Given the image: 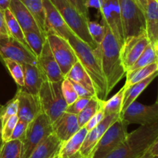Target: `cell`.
<instances>
[{"label":"cell","instance_id":"obj_1","mask_svg":"<svg viewBox=\"0 0 158 158\" xmlns=\"http://www.w3.org/2000/svg\"><path fill=\"white\" fill-rule=\"evenodd\" d=\"M121 46L106 26V35L98 49L94 50L100 59L102 70L107 84L108 93H110L116 85L126 75V70L120 57Z\"/></svg>","mask_w":158,"mask_h":158},{"label":"cell","instance_id":"obj_2","mask_svg":"<svg viewBox=\"0 0 158 158\" xmlns=\"http://www.w3.org/2000/svg\"><path fill=\"white\" fill-rule=\"evenodd\" d=\"M69 44L73 49L77 59L93 80L97 97L102 100H106L109 95L105 76L102 70L100 59L89 45L80 40L74 33L68 38Z\"/></svg>","mask_w":158,"mask_h":158},{"label":"cell","instance_id":"obj_3","mask_svg":"<svg viewBox=\"0 0 158 158\" xmlns=\"http://www.w3.org/2000/svg\"><path fill=\"white\" fill-rule=\"evenodd\" d=\"M158 137V120L141 125L127 134L121 144L105 158H140L150 149Z\"/></svg>","mask_w":158,"mask_h":158},{"label":"cell","instance_id":"obj_4","mask_svg":"<svg viewBox=\"0 0 158 158\" xmlns=\"http://www.w3.org/2000/svg\"><path fill=\"white\" fill-rule=\"evenodd\" d=\"M42 110L53 123L66 111L67 103L62 92V81L45 80L39 92Z\"/></svg>","mask_w":158,"mask_h":158},{"label":"cell","instance_id":"obj_5","mask_svg":"<svg viewBox=\"0 0 158 158\" xmlns=\"http://www.w3.org/2000/svg\"><path fill=\"white\" fill-rule=\"evenodd\" d=\"M56 6L72 32L77 37L89 45L93 49L97 50L99 46L93 40L88 30L87 23L89 19H86L80 14L66 0H50Z\"/></svg>","mask_w":158,"mask_h":158},{"label":"cell","instance_id":"obj_6","mask_svg":"<svg viewBox=\"0 0 158 158\" xmlns=\"http://www.w3.org/2000/svg\"><path fill=\"white\" fill-rule=\"evenodd\" d=\"M125 39L146 34L144 14L137 0H118Z\"/></svg>","mask_w":158,"mask_h":158},{"label":"cell","instance_id":"obj_7","mask_svg":"<svg viewBox=\"0 0 158 158\" xmlns=\"http://www.w3.org/2000/svg\"><path fill=\"white\" fill-rule=\"evenodd\" d=\"M52 132L50 119L44 113H41L28 124L22 140V158H29L33 150Z\"/></svg>","mask_w":158,"mask_h":158},{"label":"cell","instance_id":"obj_8","mask_svg":"<svg viewBox=\"0 0 158 158\" xmlns=\"http://www.w3.org/2000/svg\"><path fill=\"white\" fill-rule=\"evenodd\" d=\"M127 134V124L119 118L102 136L94 149L92 158L107 157L121 144Z\"/></svg>","mask_w":158,"mask_h":158},{"label":"cell","instance_id":"obj_9","mask_svg":"<svg viewBox=\"0 0 158 158\" xmlns=\"http://www.w3.org/2000/svg\"><path fill=\"white\" fill-rule=\"evenodd\" d=\"M0 58L14 60L21 64L37 65V57L26 45L12 35L0 39Z\"/></svg>","mask_w":158,"mask_h":158},{"label":"cell","instance_id":"obj_10","mask_svg":"<svg viewBox=\"0 0 158 158\" xmlns=\"http://www.w3.org/2000/svg\"><path fill=\"white\" fill-rule=\"evenodd\" d=\"M46 40L62 73L66 76L78 60L73 49L68 40L56 34H47Z\"/></svg>","mask_w":158,"mask_h":158},{"label":"cell","instance_id":"obj_11","mask_svg":"<svg viewBox=\"0 0 158 158\" xmlns=\"http://www.w3.org/2000/svg\"><path fill=\"white\" fill-rule=\"evenodd\" d=\"M120 118L127 125L151 124L158 120V103L148 106L134 101L120 114Z\"/></svg>","mask_w":158,"mask_h":158},{"label":"cell","instance_id":"obj_12","mask_svg":"<svg viewBox=\"0 0 158 158\" xmlns=\"http://www.w3.org/2000/svg\"><path fill=\"white\" fill-rule=\"evenodd\" d=\"M100 12L103 24L110 28L120 46L124 42L118 0H100Z\"/></svg>","mask_w":158,"mask_h":158},{"label":"cell","instance_id":"obj_13","mask_svg":"<svg viewBox=\"0 0 158 158\" xmlns=\"http://www.w3.org/2000/svg\"><path fill=\"white\" fill-rule=\"evenodd\" d=\"M45 12V32L46 35L53 33L68 40L73 32L65 23L58 9L50 0H43Z\"/></svg>","mask_w":158,"mask_h":158},{"label":"cell","instance_id":"obj_14","mask_svg":"<svg viewBox=\"0 0 158 158\" xmlns=\"http://www.w3.org/2000/svg\"><path fill=\"white\" fill-rule=\"evenodd\" d=\"M120 118V114H113L106 116L97 126L88 131L80 148L82 158H92L93 153L99 140L106 130Z\"/></svg>","mask_w":158,"mask_h":158},{"label":"cell","instance_id":"obj_15","mask_svg":"<svg viewBox=\"0 0 158 158\" xmlns=\"http://www.w3.org/2000/svg\"><path fill=\"white\" fill-rule=\"evenodd\" d=\"M149 43H151L146 34L125 39L120 48V57L126 72L137 61Z\"/></svg>","mask_w":158,"mask_h":158},{"label":"cell","instance_id":"obj_16","mask_svg":"<svg viewBox=\"0 0 158 158\" xmlns=\"http://www.w3.org/2000/svg\"><path fill=\"white\" fill-rule=\"evenodd\" d=\"M15 96L19 101L17 113L19 119L30 123L37 116L43 113L38 95H32L19 88Z\"/></svg>","mask_w":158,"mask_h":158},{"label":"cell","instance_id":"obj_17","mask_svg":"<svg viewBox=\"0 0 158 158\" xmlns=\"http://www.w3.org/2000/svg\"><path fill=\"white\" fill-rule=\"evenodd\" d=\"M37 66L46 80L52 82L63 81L64 80L65 76L51 51L47 40L45 42L41 53L37 57Z\"/></svg>","mask_w":158,"mask_h":158},{"label":"cell","instance_id":"obj_18","mask_svg":"<svg viewBox=\"0 0 158 158\" xmlns=\"http://www.w3.org/2000/svg\"><path fill=\"white\" fill-rule=\"evenodd\" d=\"M143 10L146 22V33L150 43L157 49L158 46V1L137 0Z\"/></svg>","mask_w":158,"mask_h":158},{"label":"cell","instance_id":"obj_19","mask_svg":"<svg viewBox=\"0 0 158 158\" xmlns=\"http://www.w3.org/2000/svg\"><path fill=\"white\" fill-rule=\"evenodd\" d=\"M52 131L60 140L64 143L80 129L77 120V115L64 112L56 120L52 123Z\"/></svg>","mask_w":158,"mask_h":158},{"label":"cell","instance_id":"obj_20","mask_svg":"<svg viewBox=\"0 0 158 158\" xmlns=\"http://www.w3.org/2000/svg\"><path fill=\"white\" fill-rule=\"evenodd\" d=\"M9 9L19 23L23 32H28V31L41 32L33 15L20 0H11Z\"/></svg>","mask_w":158,"mask_h":158},{"label":"cell","instance_id":"obj_21","mask_svg":"<svg viewBox=\"0 0 158 158\" xmlns=\"http://www.w3.org/2000/svg\"><path fill=\"white\" fill-rule=\"evenodd\" d=\"M23 67L24 70V85L20 88L32 95H38L42 84L46 80V77L37 65L23 64Z\"/></svg>","mask_w":158,"mask_h":158},{"label":"cell","instance_id":"obj_22","mask_svg":"<svg viewBox=\"0 0 158 158\" xmlns=\"http://www.w3.org/2000/svg\"><path fill=\"white\" fill-rule=\"evenodd\" d=\"M63 142L53 132L43 140L31 154L29 158H52L59 155Z\"/></svg>","mask_w":158,"mask_h":158},{"label":"cell","instance_id":"obj_23","mask_svg":"<svg viewBox=\"0 0 158 158\" xmlns=\"http://www.w3.org/2000/svg\"><path fill=\"white\" fill-rule=\"evenodd\" d=\"M87 132V130L83 127L75 135L64 142L59 153L58 158H82L80 148Z\"/></svg>","mask_w":158,"mask_h":158},{"label":"cell","instance_id":"obj_24","mask_svg":"<svg viewBox=\"0 0 158 158\" xmlns=\"http://www.w3.org/2000/svg\"><path fill=\"white\" fill-rule=\"evenodd\" d=\"M65 78H67L71 81L79 83L97 96L95 86L93 83V80H91V77H89L88 73L85 70L79 60H77L75 64L72 66L70 70L65 76Z\"/></svg>","mask_w":158,"mask_h":158},{"label":"cell","instance_id":"obj_25","mask_svg":"<svg viewBox=\"0 0 158 158\" xmlns=\"http://www.w3.org/2000/svg\"><path fill=\"white\" fill-rule=\"evenodd\" d=\"M158 76V71L154 73L149 77H148L145 80H142V81L138 82V83H135V84L132 85V86H129V87H126L125 86V93H124V98H123V105H122V110L121 113L123 112L133 102L136 101L137 97L142 94L143 90L148 87L150 85V83L154 80ZM120 113V114H121Z\"/></svg>","mask_w":158,"mask_h":158},{"label":"cell","instance_id":"obj_26","mask_svg":"<svg viewBox=\"0 0 158 158\" xmlns=\"http://www.w3.org/2000/svg\"><path fill=\"white\" fill-rule=\"evenodd\" d=\"M157 71L158 62H156V63H153L146 66L131 71V72H127V80L124 86L126 87H129V86H132V85L135 84L138 82L145 80Z\"/></svg>","mask_w":158,"mask_h":158},{"label":"cell","instance_id":"obj_27","mask_svg":"<svg viewBox=\"0 0 158 158\" xmlns=\"http://www.w3.org/2000/svg\"><path fill=\"white\" fill-rule=\"evenodd\" d=\"M25 5L28 10L32 13L42 33L46 35L45 32V12L43 0H20Z\"/></svg>","mask_w":158,"mask_h":158},{"label":"cell","instance_id":"obj_28","mask_svg":"<svg viewBox=\"0 0 158 158\" xmlns=\"http://www.w3.org/2000/svg\"><path fill=\"white\" fill-rule=\"evenodd\" d=\"M156 62H158V49L154 47L151 43H149L137 61L127 70V72H131Z\"/></svg>","mask_w":158,"mask_h":158},{"label":"cell","instance_id":"obj_29","mask_svg":"<svg viewBox=\"0 0 158 158\" xmlns=\"http://www.w3.org/2000/svg\"><path fill=\"white\" fill-rule=\"evenodd\" d=\"M103 102V100L99 99L97 96H94L90 99L84 109L77 115V120L80 128L83 127L89 119L102 107Z\"/></svg>","mask_w":158,"mask_h":158},{"label":"cell","instance_id":"obj_30","mask_svg":"<svg viewBox=\"0 0 158 158\" xmlns=\"http://www.w3.org/2000/svg\"><path fill=\"white\" fill-rule=\"evenodd\" d=\"M4 16L5 20H6V26H7V29L9 30L10 35H12V37L18 40L19 41L24 43L25 45H26L29 47V46L26 43V40H25L24 32L23 31L19 23H18V21L15 19V17L14 16L12 12H11L10 9H7L4 11Z\"/></svg>","mask_w":158,"mask_h":158},{"label":"cell","instance_id":"obj_31","mask_svg":"<svg viewBox=\"0 0 158 158\" xmlns=\"http://www.w3.org/2000/svg\"><path fill=\"white\" fill-rule=\"evenodd\" d=\"M125 86L122 87L117 94L113 96L108 100H103V107L105 116H108L113 114H120L122 110L123 98H124Z\"/></svg>","mask_w":158,"mask_h":158},{"label":"cell","instance_id":"obj_32","mask_svg":"<svg viewBox=\"0 0 158 158\" xmlns=\"http://www.w3.org/2000/svg\"><path fill=\"white\" fill-rule=\"evenodd\" d=\"M25 40L29 46V49L38 57L43 49L44 43L46 40V36L39 31H28L24 32Z\"/></svg>","mask_w":158,"mask_h":158},{"label":"cell","instance_id":"obj_33","mask_svg":"<svg viewBox=\"0 0 158 158\" xmlns=\"http://www.w3.org/2000/svg\"><path fill=\"white\" fill-rule=\"evenodd\" d=\"M23 143L20 140H10L3 143L0 149V158H22Z\"/></svg>","mask_w":158,"mask_h":158},{"label":"cell","instance_id":"obj_34","mask_svg":"<svg viewBox=\"0 0 158 158\" xmlns=\"http://www.w3.org/2000/svg\"><path fill=\"white\" fill-rule=\"evenodd\" d=\"M3 61L13 78L14 81L20 87H23L24 85V70H23V64L9 59L3 60Z\"/></svg>","mask_w":158,"mask_h":158},{"label":"cell","instance_id":"obj_35","mask_svg":"<svg viewBox=\"0 0 158 158\" xmlns=\"http://www.w3.org/2000/svg\"><path fill=\"white\" fill-rule=\"evenodd\" d=\"M88 30L89 35L92 37L93 40L95 42L97 46H100V43L103 42L106 35V26L105 24H100L97 22L89 20L87 23Z\"/></svg>","mask_w":158,"mask_h":158},{"label":"cell","instance_id":"obj_36","mask_svg":"<svg viewBox=\"0 0 158 158\" xmlns=\"http://www.w3.org/2000/svg\"><path fill=\"white\" fill-rule=\"evenodd\" d=\"M19 107V101L16 96H15L12 100H11L6 106L0 110V118L2 120V124L3 125L6 122L14 115H17Z\"/></svg>","mask_w":158,"mask_h":158},{"label":"cell","instance_id":"obj_37","mask_svg":"<svg viewBox=\"0 0 158 158\" xmlns=\"http://www.w3.org/2000/svg\"><path fill=\"white\" fill-rule=\"evenodd\" d=\"M62 92L67 105L72 104L78 98L73 85L67 78H64V80L62 81Z\"/></svg>","mask_w":158,"mask_h":158},{"label":"cell","instance_id":"obj_38","mask_svg":"<svg viewBox=\"0 0 158 158\" xmlns=\"http://www.w3.org/2000/svg\"><path fill=\"white\" fill-rule=\"evenodd\" d=\"M19 120V117L17 115H14L11 117L2 127V140L3 143L7 142L11 140V137L13 133L14 128L16 125Z\"/></svg>","mask_w":158,"mask_h":158},{"label":"cell","instance_id":"obj_39","mask_svg":"<svg viewBox=\"0 0 158 158\" xmlns=\"http://www.w3.org/2000/svg\"><path fill=\"white\" fill-rule=\"evenodd\" d=\"M91 98H87V97H78L72 104L68 105L65 112L70 113V114L78 115L84 109L85 106L88 104V103H89Z\"/></svg>","mask_w":158,"mask_h":158},{"label":"cell","instance_id":"obj_40","mask_svg":"<svg viewBox=\"0 0 158 158\" xmlns=\"http://www.w3.org/2000/svg\"><path fill=\"white\" fill-rule=\"evenodd\" d=\"M28 124H29V123L19 119L18 122H17L15 128H14L13 133H12V137H11V140H23L25 137V134H26Z\"/></svg>","mask_w":158,"mask_h":158},{"label":"cell","instance_id":"obj_41","mask_svg":"<svg viewBox=\"0 0 158 158\" xmlns=\"http://www.w3.org/2000/svg\"><path fill=\"white\" fill-rule=\"evenodd\" d=\"M105 117H106V116H105L104 114V111H103V107H101L90 119H89V120L86 123L84 127L87 130V131H89L90 130H92L93 128L95 127L96 126H97V125L103 120V118H104Z\"/></svg>","mask_w":158,"mask_h":158},{"label":"cell","instance_id":"obj_42","mask_svg":"<svg viewBox=\"0 0 158 158\" xmlns=\"http://www.w3.org/2000/svg\"><path fill=\"white\" fill-rule=\"evenodd\" d=\"M69 3H70L80 14L89 19V9L86 6L85 0H66Z\"/></svg>","mask_w":158,"mask_h":158},{"label":"cell","instance_id":"obj_43","mask_svg":"<svg viewBox=\"0 0 158 158\" xmlns=\"http://www.w3.org/2000/svg\"><path fill=\"white\" fill-rule=\"evenodd\" d=\"M71 83H72L73 85L74 89H75L76 92H77L78 97H87V98H91V97L96 96L95 94L91 93L90 91L88 90L86 88H85L84 86H81V85H80L79 83H75V82L73 81H71Z\"/></svg>","mask_w":158,"mask_h":158},{"label":"cell","instance_id":"obj_44","mask_svg":"<svg viewBox=\"0 0 158 158\" xmlns=\"http://www.w3.org/2000/svg\"><path fill=\"white\" fill-rule=\"evenodd\" d=\"M8 35H10V34H9L7 26H6L4 12L0 9V39L5 36H8Z\"/></svg>","mask_w":158,"mask_h":158},{"label":"cell","instance_id":"obj_45","mask_svg":"<svg viewBox=\"0 0 158 158\" xmlns=\"http://www.w3.org/2000/svg\"><path fill=\"white\" fill-rule=\"evenodd\" d=\"M85 4H86V6L88 9L89 8H94V9L100 10V0H85Z\"/></svg>","mask_w":158,"mask_h":158},{"label":"cell","instance_id":"obj_46","mask_svg":"<svg viewBox=\"0 0 158 158\" xmlns=\"http://www.w3.org/2000/svg\"><path fill=\"white\" fill-rule=\"evenodd\" d=\"M150 153L152 154L153 156H158V137L156 139V140L154 141V143H153L152 146L150 148V149L148 150Z\"/></svg>","mask_w":158,"mask_h":158},{"label":"cell","instance_id":"obj_47","mask_svg":"<svg viewBox=\"0 0 158 158\" xmlns=\"http://www.w3.org/2000/svg\"><path fill=\"white\" fill-rule=\"evenodd\" d=\"M11 0H0V9L4 12L6 9H9Z\"/></svg>","mask_w":158,"mask_h":158},{"label":"cell","instance_id":"obj_48","mask_svg":"<svg viewBox=\"0 0 158 158\" xmlns=\"http://www.w3.org/2000/svg\"><path fill=\"white\" fill-rule=\"evenodd\" d=\"M2 120L0 118V149H1L2 146L3 144V141L2 140Z\"/></svg>","mask_w":158,"mask_h":158},{"label":"cell","instance_id":"obj_49","mask_svg":"<svg viewBox=\"0 0 158 158\" xmlns=\"http://www.w3.org/2000/svg\"><path fill=\"white\" fill-rule=\"evenodd\" d=\"M153 157H154V156H153L152 154L149 152V151H147V152L145 153V154L140 158H152Z\"/></svg>","mask_w":158,"mask_h":158},{"label":"cell","instance_id":"obj_50","mask_svg":"<svg viewBox=\"0 0 158 158\" xmlns=\"http://www.w3.org/2000/svg\"><path fill=\"white\" fill-rule=\"evenodd\" d=\"M158 77V76H157ZM156 103H158V93H157V100H156Z\"/></svg>","mask_w":158,"mask_h":158},{"label":"cell","instance_id":"obj_51","mask_svg":"<svg viewBox=\"0 0 158 158\" xmlns=\"http://www.w3.org/2000/svg\"><path fill=\"white\" fill-rule=\"evenodd\" d=\"M152 158H158V156H154Z\"/></svg>","mask_w":158,"mask_h":158},{"label":"cell","instance_id":"obj_52","mask_svg":"<svg viewBox=\"0 0 158 158\" xmlns=\"http://www.w3.org/2000/svg\"><path fill=\"white\" fill-rule=\"evenodd\" d=\"M52 158H58V156H56V157H52Z\"/></svg>","mask_w":158,"mask_h":158},{"label":"cell","instance_id":"obj_53","mask_svg":"<svg viewBox=\"0 0 158 158\" xmlns=\"http://www.w3.org/2000/svg\"><path fill=\"white\" fill-rule=\"evenodd\" d=\"M157 49H158V47H157Z\"/></svg>","mask_w":158,"mask_h":158},{"label":"cell","instance_id":"obj_54","mask_svg":"<svg viewBox=\"0 0 158 158\" xmlns=\"http://www.w3.org/2000/svg\"><path fill=\"white\" fill-rule=\"evenodd\" d=\"M157 47H158V46H157Z\"/></svg>","mask_w":158,"mask_h":158},{"label":"cell","instance_id":"obj_55","mask_svg":"<svg viewBox=\"0 0 158 158\" xmlns=\"http://www.w3.org/2000/svg\"><path fill=\"white\" fill-rule=\"evenodd\" d=\"M157 1H158V0H157Z\"/></svg>","mask_w":158,"mask_h":158}]
</instances>
